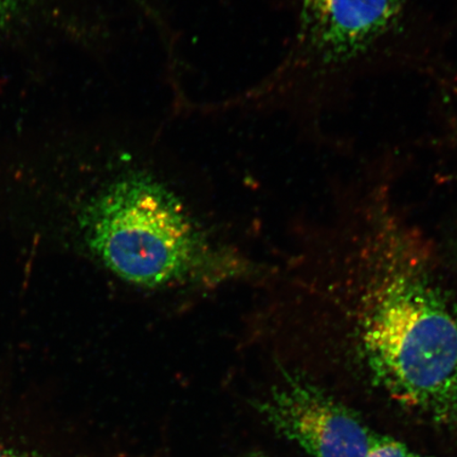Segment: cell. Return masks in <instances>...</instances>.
Instances as JSON below:
<instances>
[{
    "label": "cell",
    "instance_id": "6da1fadb",
    "mask_svg": "<svg viewBox=\"0 0 457 457\" xmlns=\"http://www.w3.org/2000/svg\"><path fill=\"white\" fill-rule=\"evenodd\" d=\"M379 237L353 311L357 357L394 402L457 436V306L405 237Z\"/></svg>",
    "mask_w": 457,
    "mask_h": 457
},
{
    "label": "cell",
    "instance_id": "7a4b0ae2",
    "mask_svg": "<svg viewBox=\"0 0 457 457\" xmlns=\"http://www.w3.org/2000/svg\"><path fill=\"white\" fill-rule=\"evenodd\" d=\"M82 225L103 264L143 287L220 282L245 271L244 262L213 245L179 197L150 175L111 182L85 209Z\"/></svg>",
    "mask_w": 457,
    "mask_h": 457
},
{
    "label": "cell",
    "instance_id": "3957f363",
    "mask_svg": "<svg viewBox=\"0 0 457 457\" xmlns=\"http://www.w3.org/2000/svg\"><path fill=\"white\" fill-rule=\"evenodd\" d=\"M257 409L274 431L311 457H365L384 436L298 370H283Z\"/></svg>",
    "mask_w": 457,
    "mask_h": 457
},
{
    "label": "cell",
    "instance_id": "277c9868",
    "mask_svg": "<svg viewBox=\"0 0 457 457\" xmlns=\"http://www.w3.org/2000/svg\"><path fill=\"white\" fill-rule=\"evenodd\" d=\"M301 36L319 64L357 59L396 26L403 0H300Z\"/></svg>",
    "mask_w": 457,
    "mask_h": 457
},
{
    "label": "cell",
    "instance_id": "5b68a950",
    "mask_svg": "<svg viewBox=\"0 0 457 457\" xmlns=\"http://www.w3.org/2000/svg\"><path fill=\"white\" fill-rule=\"evenodd\" d=\"M365 457H434L422 455L411 450L403 443L391 437L382 436Z\"/></svg>",
    "mask_w": 457,
    "mask_h": 457
},
{
    "label": "cell",
    "instance_id": "8992f818",
    "mask_svg": "<svg viewBox=\"0 0 457 457\" xmlns=\"http://www.w3.org/2000/svg\"><path fill=\"white\" fill-rule=\"evenodd\" d=\"M27 0H0V24L13 16Z\"/></svg>",
    "mask_w": 457,
    "mask_h": 457
},
{
    "label": "cell",
    "instance_id": "52a82bcc",
    "mask_svg": "<svg viewBox=\"0 0 457 457\" xmlns=\"http://www.w3.org/2000/svg\"><path fill=\"white\" fill-rule=\"evenodd\" d=\"M0 457H24L20 453H17L16 451L10 450L8 448L3 447L0 445Z\"/></svg>",
    "mask_w": 457,
    "mask_h": 457
},
{
    "label": "cell",
    "instance_id": "ba28073f",
    "mask_svg": "<svg viewBox=\"0 0 457 457\" xmlns=\"http://www.w3.org/2000/svg\"><path fill=\"white\" fill-rule=\"evenodd\" d=\"M251 457H265V456H262V455H254V456H251Z\"/></svg>",
    "mask_w": 457,
    "mask_h": 457
}]
</instances>
